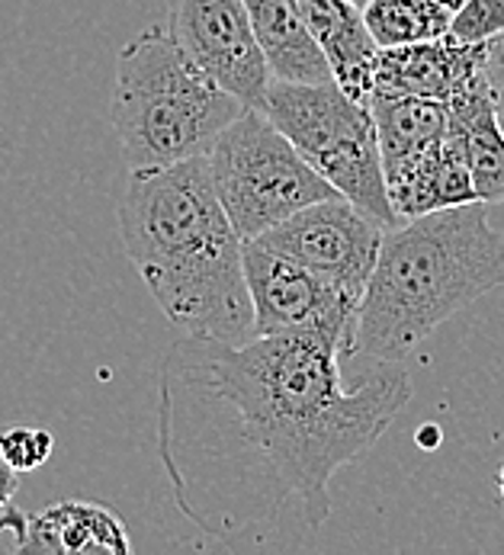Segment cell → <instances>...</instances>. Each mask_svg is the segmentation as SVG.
<instances>
[{"label":"cell","mask_w":504,"mask_h":555,"mask_svg":"<svg viewBox=\"0 0 504 555\" xmlns=\"http://www.w3.org/2000/svg\"><path fill=\"white\" fill-rule=\"evenodd\" d=\"M350 353L357 324L170 347L155 443L173 504L196 530L225 546H263L325 527L332 478L412 401L399 363L347 389L340 360Z\"/></svg>","instance_id":"cell-1"},{"label":"cell","mask_w":504,"mask_h":555,"mask_svg":"<svg viewBox=\"0 0 504 555\" xmlns=\"http://www.w3.org/2000/svg\"><path fill=\"white\" fill-rule=\"evenodd\" d=\"M116 219L129 260L183 337H257L245 241L212 186L206 155L132 170Z\"/></svg>","instance_id":"cell-2"},{"label":"cell","mask_w":504,"mask_h":555,"mask_svg":"<svg viewBox=\"0 0 504 555\" xmlns=\"http://www.w3.org/2000/svg\"><path fill=\"white\" fill-rule=\"evenodd\" d=\"M504 286V235L486 203L437 209L386 229L357 312V350L402 363L456 312Z\"/></svg>","instance_id":"cell-3"},{"label":"cell","mask_w":504,"mask_h":555,"mask_svg":"<svg viewBox=\"0 0 504 555\" xmlns=\"http://www.w3.org/2000/svg\"><path fill=\"white\" fill-rule=\"evenodd\" d=\"M245 109L186 59L168 26H148L119 49L109 119L132 170L209 155Z\"/></svg>","instance_id":"cell-4"},{"label":"cell","mask_w":504,"mask_h":555,"mask_svg":"<svg viewBox=\"0 0 504 555\" xmlns=\"http://www.w3.org/2000/svg\"><path fill=\"white\" fill-rule=\"evenodd\" d=\"M263 113L340 196L366 209L386 229L402 225L389 203L370 103L347 96L337 80L293 83L273 78Z\"/></svg>","instance_id":"cell-5"},{"label":"cell","mask_w":504,"mask_h":555,"mask_svg":"<svg viewBox=\"0 0 504 555\" xmlns=\"http://www.w3.org/2000/svg\"><path fill=\"white\" fill-rule=\"evenodd\" d=\"M206 160L242 241H254L293 212L337 193L267 113L251 106L216 139Z\"/></svg>","instance_id":"cell-6"},{"label":"cell","mask_w":504,"mask_h":555,"mask_svg":"<svg viewBox=\"0 0 504 555\" xmlns=\"http://www.w3.org/2000/svg\"><path fill=\"white\" fill-rule=\"evenodd\" d=\"M383 235L386 225L379 219L335 193L293 212L254 241L335 283L337 289L363 299L373 267L379 260Z\"/></svg>","instance_id":"cell-7"},{"label":"cell","mask_w":504,"mask_h":555,"mask_svg":"<svg viewBox=\"0 0 504 555\" xmlns=\"http://www.w3.org/2000/svg\"><path fill=\"white\" fill-rule=\"evenodd\" d=\"M168 29L199 72L245 106L263 109L273 75L245 0H173Z\"/></svg>","instance_id":"cell-8"},{"label":"cell","mask_w":504,"mask_h":555,"mask_svg":"<svg viewBox=\"0 0 504 555\" xmlns=\"http://www.w3.org/2000/svg\"><path fill=\"white\" fill-rule=\"evenodd\" d=\"M245 276L251 293L254 334H283L319 324H357V296L260 247L257 241H245Z\"/></svg>","instance_id":"cell-9"},{"label":"cell","mask_w":504,"mask_h":555,"mask_svg":"<svg viewBox=\"0 0 504 555\" xmlns=\"http://www.w3.org/2000/svg\"><path fill=\"white\" fill-rule=\"evenodd\" d=\"M486 55L489 42H460L450 33L427 42L379 49L373 93L450 103L486 72Z\"/></svg>","instance_id":"cell-10"},{"label":"cell","mask_w":504,"mask_h":555,"mask_svg":"<svg viewBox=\"0 0 504 555\" xmlns=\"http://www.w3.org/2000/svg\"><path fill=\"white\" fill-rule=\"evenodd\" d=\"M389 203L399 216V222L418 219L437 209H453L476 203V186L466 160V145L456 119L450 116V132L443 142L427 149L424 155L386 177Z\"/></svg>","instance_id":"cell-11"},{"label":"cell","mask_w":504,"mask_h":555,"mask_svg":"<svg viewBox=\"0 0 504 555\" xmlns=\"http://www.w3.org/2000/svg\"><path fill=\"white\" fill-rule=\"evenodd\" d=\"M289 3L299 10V16L325 49L332 78L340 83V90L360 103H370L379 46L366 29L363 13L347 0H289Z\"/></svg>","instance_id":"cell-12"},{"label":"cell","mask_w":504,"mask_h":555,"mask_svg":"<svg viewBox=\"0 0 504 555\" xmlns=\"http://www.w3.org/2000/svg\"><path fill=\"white\" fill-rule=\"evenodd\" d=\"M20 550L52 555H129L132 540L126 524L109 507L96 501H59L29 517Z\"/></svg>","instance_id":"cell-13"},{"label":"cell","mask_w":504,"mask_h":555,"mask_svg":"<svg viewBox=\"0 0 504 555\" xmlns=\"http://www.w3.org/2000/svg\"><path fill=\"white\" fill-rule=\"evenodd\" d=\"M245 7L273 78L293 83L335 80L325 49L289 0H245Z\"/></svg>","instance_id":"cell-14"},{"label":"cell","mask_w":504,"mask_h":555,"mask_svg":"<svg viewBox=\"0 0 504 555\" xmlns=\"http://www.w3.org/2000/svg\"><path fill=\"white\" fill-rule=\"evenodd\" d=\"M447 106L463 132L476 199L486 206L504 203V129L495 116V100L486 72Z\"/></svg>","instance_id":"cell-15"},{"label":"cell","mask_w":504,"mask_h":555,"mask_svg":"<svg viewBox=\"0 0 504 555\" xmlns=\"http://www.w3.org/2000/svg\"><path fill=\"white\" fill-rule=\"evenodd\" d=\"M370 109L376 119L383 173L392 177L405 164L434 149L450 132V106L437 100L399 96V93H373Z\"/></svg>","instance_id":"cell-16"},{"label":"cell","mask_w":504,"mask_h":555,"mask_svg":"<svg viewBox=\"0 0 504 555\" xmlns=\"http://www.w3.org/2000/svg\"><path fill=\"white\" fill-rule=\"evenodd\" d=\"M363 23L379 49H392L447 36L453 10L440 0H370Z\"/></svg>","instance_id":"cell-17"},{"label":"cell","mask_w":504,"mask_h":555,"mask_svg":"<svg viewBox=\"0 0 504 555\" xmlns=\"http://www.w3.org/2000/svg\"><path fill=\"white\" fill-rule=\"evenodd\" d=\"M55 437L42 427H23L13 424L0 434V456L13 473H36L52 456Z\"/></svg>","instance_id":"cell-18"},{"label":"cell","mask_w":504,"mask_h":555,"mask_svg":"<svg viewBox=\"0 0 504 555\" xmlns=\"http://www.w3.org/2000/svg\"><path fill=\"white\" fill-rule=\"evenodd\" d=\"M504 33V0H466L453 10L450 36L460 42H492Z\"/></svg>","instance_id":"cell-19"},{"label":"cell","mask_w":504,"mask_h":555,"mask_svg":"<svg viewBox=\"0 0 504 555\" xmlns=\"http://www.w3.org/2000/svg\"><path fill=\"white\" fill-rule=\"evenodd\" d=\"M486 78L492 87V100H495V116L504 129V33L489 42V55H486Z\"/></svg>","instance_id":"cell-20"},{"label":"cell","mask_w":504,"mask_h":555,"mask_svg":"<svg viewBox=\"0 0 504 555\" xmlns=\"http://www.w3.org/2000/svg\"><path fill=\"white\" fill-rule=\"evenodd\" d=\"M16 488H20V473H13V469L3 463V456H0V514L10 507V501H13Z\"/></svg>","instance_id":"cell-21"},{"label":"cell","mask_w":504,"mask_h":555,"mask_svg":"<svg viewBox=\"0 0 504 555\" xmlns=\"http://www.w3.org/2000/svg\"><path fill=\"white\" fill-rule=\"evenodd\" d=\"M418 443H427V447L440 443V430H434V424H427V430H421L418 434Z\"/></svg>","instance_id":"cell-22"},{"label":"cell","mask_w":504,"mask_h":555,"mask_svg":"<svg viewBox=\"0 0 504 555\" xmlns=\"http://www.w3.org/2000/svg\"><path fill=\"white\" fill-rule=\"evenodd\" d=\"M440 3H447V7H450V10H460V7H463V3H466V0H440Z\"/></svg>","instance_id":"cell-23"},{"label":"cell","mask_w":504,"mask_h":555,"mask_svg":"<svg viewBox=\"0 0 504 555\" xmlns=\"http://www.w3.org/2000/svg\"><path fill=\"white\" fill-rule=\"evenodd\" d=\"M347 3H350V7H357V10H360V13H363V7H366V3H370V0H347Z\"/></svg>","instance_id":"cell-24"},{"label":"cell","mask_w":504,"mask_h":555,"mask_svg":"<svg viewBox=\"0 0 504 555\" xmlns=\"http://www.w3.org/2000/svg\"><path fill=\"white\" fill-rule=\"evenodd\" d=\"M499 491H502V501H504V463H502V469H499Z\"/></svg>","instance_id":"cell-25"}]
</instances>
